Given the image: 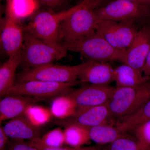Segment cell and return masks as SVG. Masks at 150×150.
<instances>
[{
    "mask_svg": "<svg viewBox=\"0 0 150 150\" xmlns=\"http://www.w3.org/2000/svg\"><path fill=\"white\" fill-rule=\"evenodd\" d=\"M107 1L84 0L77 6L64 11L60 28L62 45L74 42L95 32L98 20L94 10Z\"/></svg>",
    "mask_w": 150,
    "mask_h": 150,
    "instance_id": "obj_1",
    "label": "cell"
},
{
    "mask_svg": "<svg viewBox=\"0 0 150 150\" xmlns=\"http://www.w3.org/2000/svg\"><path fill=\"white\" fill-rule=\"evenodd\" d=\"M67 51L76 52L89 61H118L125 63L126 51L116 49L96 32L80 40L62 45Z\"/></svg>",
    "mask_w": 150,
    "mask_h": 150,
    "instance_id": "obj_2",
    "label": "cell"
},
{
    "mask_svg": "<svg viewBox=\"0 0 150 150\" xmlns=\"http://www.w3.org/2000/svg\"><path fill=\"white\" fill-rule=\"evenodd\" d=\"M67 54V50L62 45H50L25 30L20 66L23 70L29 69L52 64L65 58Z\"/></svg>",
    "mask_w": 150,
    "mask_h": 150,
    "instance_id": "obj_3",
    "label": "cell"
},
{
    "mask_svg": "<svg viewBox=\"0 0 150 150\" xmlns=\"http://www.w3.org/2000/svg\"><path fill=\"white\" fill-rule=\"evenodd\" d=\"M148 82L135 87H115L108 104L111 118L114 123L135 112L149 100L150 87Z\"/></svg>",
    "mask_w": 150,
    "mask_h": 150,
    "instance_id": "obj_4",
    "label": "cell"
},
{
    "mask_svg": "<svg viewBox=\"0 0 150 150\" xmlns=\"http://www.w3.org/2000/svg\"><path fill=\"white\" fill-rule=\"evenodd\" d=\"M98 20L124 22L134 25L147 22L150 7L127 0H113L94 10Z\"/></svg>",
    "mask_w": 150,
    "mask_h": 150,
    "instance_id": "obj_5",
    "label": "cell"
},
{
    "mask_svg": "<svg viewBox=\"0 0 150 150\" xmlns=\"http://www.w3.org/2000/svg\"><path fill=\"white\" fill-rule=\"evenodd\" d=\"M86 63L75 66L52 64L23 70L16 75L15 84L32 80L69 83L78 80Z\"/></svg>",
    "mask_w": 150,
    "mask_h": 150,
    "instance_id": "obj_6",
    "label": "cell"
},
{
    "mask_svg": "<svg viewBox=\"0 0 150 150\" xmlns=\"http://www.w3.org/2000/svg\"><path fill=\"white\" fill-rule=\"evenodd\" d=\"M64 16V11L58 13L52 11H38L24 26L25 30L45 43L61 46L60 25Z\"/></svg>",
    "mask_w": 150,
    "mask_h": 150,
    "instance_id": "obj_7",
    "label": "cell"
},
{
    "mask_svg": "<svg viewBox=\"0 0 150 150\" xmlns=\"http://www.w3.org/2000/svg\"><path fill=\"white\" fill-rule=\"evenodd\" d=\"M80 83L82 82L79 80L69 83L38 80L26 81L15 84L7 92L5 96L17 95L43 100L63 95L71 89L73 87Z\"/></svg>",
    "mask_w": 150,
    "mask_h": 150,
    "instance_id": "obj_8",
    "label": "cell"
},
{
    "mask_svg": "<svg viewBox=\"0 0 150 150\" xmlns=\"http://www.w3.org/2000/svg\"><path fill=\"white\" fill-rule=\"evenodd\" d=\"M138 31L132 23L106 20H98L96 29L111 46L122 51L129 49Z\"/></svg>",
    "mask_w": 150,
    "mask_h": 150,
    "instance_id": "obj_9",
    "label": "cell"
},
{
    "mask_svg": "<svg viewBox=\"0 0 150 150\" xmlns=\"http://www.w3.org/2000/svg\"><path fill=\"white\" fill-rule=\"evenodd\" d=\"M110 122L114 123L107 104L77 108L73 115L67 118H56L53 123L65 128L76 125L88 129L103 124H111Z\"/></svg>",
    "mask_w": 150,
    "mask_h": 150,
    "instance_id": "obj_10",
    "label": "cell"
},
{
    "mask_svg": "<svg viewBox=\"0 0 150 150\" xmlns=\"http://www.w3.org/2000/svg\"><path fill=\"white\" fill-rule=\"evenodd\" d=\"M115 87L108 85L91 84L74 90L69 91L65 96L72 100L77 108L108 104Z\"/></svg>",
    "mask_w": 150,
    "mask_h": 150,
    "instance_id": "obj_11",
    "label": "cell"
},
{
    "mask_svg": "<svg viewBox=\"0 0 150 150\" xmlns=\"http://www.w3.org/2000/svg\"><path fill=\"white\" fill-rule=\"evenodd\" d=\"M1 43L6 54L13 56L22 50L24 40V26L22 22L7 16L2 21Z\"/></svg>",
    "mask_w": 150,
    "mask_h": 150,
    "instance_id": "obj_12",
    "label": "cell"
},
{
    "mask_svg": "<svg viewBox=\"0 0 150 150\" xmlns=\"http://www.w3.org/2000/svg\"><path fill=\"white\" fill-rule=\"evenodd\" d=\"M150 49V25H146L138 31L133 43L126 50L124 64L142 72Z\"/></svg>",
    "mask_w": 150,
    "mask_h": 150,
    "instance_id": "obj_13",
    "label": "cell"
},
{
    "mask_svg": "<svg viewBox=\"0 0 150 150\" xmlns=\"http://www.w3.org/2000/svg\"><path fill=\"white\" fill-rule=\"evenodd\" d=\"M79 79L82 83L108 85L115 81V69L106 63L88 61L86 62Z\"/></svg>",
    "mask_w": 150,
    "mask_h": 150,
    "instance_id": "obj_14",
    "label": "cell"
},
{
    "mask_svg": "<svg viewBox=\"0 0 150 150\" xmlns=\"http://www.w3.org/2000/svg\"><path fill=\"white\" fill-rule=\"evenodd\" d=\"M40 100L17 95L6 96L0 102V123L23 115L28 108Z\"/></svg>",
    "mask_w": 150,
    "mask_h": 150,
    "instance_id": "obj_15",
    "label": "cell"
},
{
    "mask_svg": "<svg viewBox=\"0 0 150 150\" xmlns=\"http://www.w3.org/2000/svg\"><path fill=\"white\" fill-rule=\"evenodd\" d=\"M6 134L12 139L28 140L40 138L41 130L23 115L11 119L3 127Z\"/></svg>",
    "mask_w": 150,
    "mask_h": 150,
    "instance_id": "obj_16",
    "label": "cell"
},
{
    "mask_svg": "<svg viewBox=\"0 0 150 150\" xmlns=\"http://www.w3.org/2000/svg\"><path fill=\"white\" fill-rule=\"evenodd\" d=\"M5 16L22 22L32 17L40 4L37 0H6Z\"/></svg>",
    "mask_w": 150,
    "mask_h": 150,
    "instance_id": "obj_17",
    "label": "cell"
},
{
    "mask_svg": "<svg viewBox=\"0 0 150 150\" xmlns=\"http://www.w3.org/2000/svg\"><path fill=\"white\" fill-rule=\"evenodd\" d=\"M22 52L9 57L0 67V96H4L7 92L15 84L17 69L21 62Z\"/></svg>",
    "mask_w": 150,
    "mask_h": 150,
    "instance_id": "obj_18",
    "label": "cell"
},
{
    "mask_svg": "<svg viewBox=\"0 0 150 150\" xmlns=\"http://www.w3.org/2000/svg\"><path fill=\"white\" fill-rule=\"evenodd\" d=\"M142 72L126 64L115 69V81L116 86H139L148 82L150 77L143 76Z\"/></svg>",
    "mask_w": 150,
    "mask_h": 150,
    "instance_id": "obj_19",
    "label": "cell"
},
{
    "mask_svg": "<svg viewBox=\"0 0 150 150\" xmlns=\"http://www.w3.org/2000/svg\"><path fill=\"white\" fill-rule=\"evenodd\" d=\"M150 120V99L135 112L115 121V126L121 132L129 134Z\"/></svg>",
    "mask_w": 150,
    "mask_h": 150,
    "instance_id": "obj_20",
    "label": "cell"
},
{
    "mask_svg": "<svg viewBox=\"0 0 150 150\" xmlns=\"http://www.w3.org/2000/svg\"><path fill=\"white\" fill-rule=\"evenodd\" d=\"M91 140L99 145H106L130 134L123 133L111 124H103L88 129Z\"/></svg>",
    "mask_w": 150,
    "mask_h": 150,
    "instance_id": "obj_21",
    "label": "cell"
},
{
    "mask_svg": "<svg viewBox=\"0 0 150 150\" xmlns=\"http://www.w3.org/2000/svg\"><path fill=\"white\" fill-rule=\"evenodd\" d=\"M64 133L66 144L69 146H83L91 140L88 129L81 126H67L64 130Z\"/></svg>",
    "mask_w": 150,
    "mask_h": 150,
    "instance_id": "obj_22",
    "label": "cell"
},
{
    "mask_svg": "<svg viewBox=\"0 0 150 150\" xmlns=\"http://www.w3.org/2000/svg\"><path fill=\"white\" fill-rule=\"evenodd\" d=\"M77 108L76 105L71 99L63 95L57 97L53 100L51 112L56 118H63L73 115Z\"/></svg>",
    "mask_w": 150,
    "mask_h": 150,
    "instance_id": "obj_23",
    "label": "cell"
},
{
    "mask_svg": "<svg viewBox=\"0 0 150 150\" xmlns=\"http://www.w3.org/2000/svg\"><path fill=\"white\" fill-rule=\"evenodd\" d=\"M103 150H146L134 136L122 137L109 144L105 145Z\"/></svg>",
    "mask_w": 150,
    "mask_h": 150,
    "instance_id": "obj_24",
    "label": "cell"
},
{
    "mask_svg": "<svg viewBox=\"0 0 150 150\" xmlns=\"http://www.w3.org/2000/svg\"><path fill=\"white\" fill-rule=\"evenodd\" d=\"M24 114L33 124L39 127L50 120L51 113L45 108L32 105L28 108Z\"/></svg>",
    "mask_w": 150,
    "mask_h": 150,
    "instance_id": "obj_25",
    "label": "cell"
},
{
    "mask_svg": "<svg viewBox=\"0 0 150 150\" xmlns=\"http://www.w3.org/2000/svg\"><path fill=\"white\" fill-rule=\"evenodd\" d=\"M40 139L44 144L52 147L63 146L66 144L64 131L61 128L48 131L40 138Z\"/></svg>",
    "mask_w": 150,
    "mask_h": 150,
    "instance_id": "obj_26",
    "label": "cell"
},
{
    "mask_svg": "<svg viewBox=\"0 0 150 150\" xmlns=\"http://www.w3.org/2000/svg\"><path fill=\"white\" fill-rule=\"evenodd\" d=\"M28 142L30 145L40 150H103L105 146V145L102 146L96 144L88 146L71 147L69 146L68 147H52L44 144L41 141L40 138Z\"/></svg>",
    "mask_w": 150,
    "mask_h": 150,
    "instance_id": "obj_27",
    "label": "cell"
},
{
    "mask_svg": "<svg viewBox=\"0 0 150 150\" xmlns=\"http://www.w3.org/2000/svg\"><path fill=\"white\" fill-rule=\"evenodd\" d=\"M133 133L146 150H150V120L138 126Z\"/></svg>",
    "mask_w": 150,
    "mask_h": 150,
    "instance_id": "obj_28",
    "label": "cell"
},
{
    "mask_svg": "<svg viewBox=\"0 0 150 150\" xmlns=\"http://www.w3.org/2000/svg\"><path fill=\"white\" fill-rule=\"evenodd\" d=\"M6 150H40L23 140L12 139L9 141Z\"/></svg>",
    "mask_w": 150,
    "mask_h": 150,
    "instance_id": "obj_29",
    "label": "cell"
},
{
    "mask_svg": "<svg viewBox=\"0 0 150 150\" xmlns=\"http://www.w3.org/2000/svg\"><path fill=\"white\" fill-rule=\"evenodd\" d=\"M69 0H37L40 4L51 9L60 8L65 5Z\"/></svg>",
    "mask_w": 150,
    "mask_h": 150,
    "instance_id": "obj_30",
    "label": "cell"
},
{
    "mask_svg": "<svg viewBox=\"0 0 150 150\" xmlns=\"http://www.w3.org/2000/svg\"><path fill=\"white\" fill-rule=\"evenodd\" d=\"M9 137L4 131L3 127H0V150H6L8 143Z\"/></svg>",
    "mask_w": 150,
    "mask_h": 150,
    "instance_id": "obj_31",
    "label": "cell"
},
{
    "mask_svg": "<svg viewBox=\"0 0 150 150\" xmlns=\"http://www.w3.org/2000/svg\"><path fill=\"white\" fill-rule=\"evenodd\" d=\"M142 73H144L146 76L149 77L150 76V49L149 55H148L146 64L144 67L142 71Z\"/></svg>",
    "mask_w": 150,
    "mask_h": 150,
    "instance_id": "obj_32",
    "label": "cell"
},
{
    "mask_svg": "<svg viewBox=\"0 0 150 150\" xmlns=\"http://www.w3.org/2000/svg\"><path fill=\"white\" fill-rule=\"evenodd\" d=\"M150 7V0H127Z\"/></svg>",
    "mask_w": 150,
    "mask_h": 150,
    "instance_id": "obj_33",
    "label": "cell"
},
{
    "mask_svg": "<svg viewBox=\"0 0 150 150\" xmlns=\"http://www.w3.org/2000/svg\"><path fill=\"white\" fill-rule=\"evenodd\" d=\"M147 22L148 23H149V25H150V15L149 17V19H148Z\"/></svg>",
    "mask_w": 150,
    "mask_h": 150,
    "instance_id": "obj_34",
    "label": "cell"
},
{
    "mask_svg": "<svg viewBox=\"0 0 150 150\" xmlns=\"http://www.w3.org/2000/svg\"><path fill=\"white\" fill-rule=\"evenodd\" d=\"M148 83H149V87H150V77L149 80V82H148Z\"/></svg>",
    "mask_w": 150,
    "mask_h": 150,
    "instance_id": "obj_35",
    "label": "cell"
}]
</instances>
